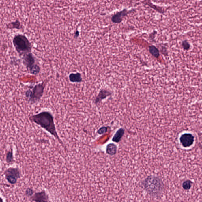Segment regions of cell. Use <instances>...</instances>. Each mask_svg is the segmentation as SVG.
<instances>
[{
	"mask_svg": "<svg viewBox=\"0 0 202 202\" xmlns=\"http://www.w3.org/2000/svg\"><path fill=\"white\" fill-rule=\"evenodd\" d=\"M29 119L31 122L40 126L41 127L51 134L59 143L60 144L62 145L63 148L66 149L64 143L58 135L54 120L53 116L50 112L42 111L37 114L31 116Z\"/></svg>",
	"mask_w": 202,
	"mask_h": 202,
	"instance_id": "obj_1",
	"label": "cell"
},
{
	"mask_svg": "<svg viewBox=\"0 0 202 202\" xmlns=\"http://www.w3.org/2000/svg\"><path fill=\"white\" fill-rule=\"evenodd\" d=\"M23 64L29 69L35 64V59L31 53L23 56Z\"/></svg>",
	"mask_w": 202,
	"mask_h": 202,
	"instance_id": "obj_9",
	"label": "cell"
},
{
	"mask_svg": "<svg viewBox=\"0 0 202 202\" xmlns=\"http://www.w3.org/2000/svg\"><path fill=\"white\" fill-rule=\"evenodd\" d=\"M182 48H183V49L186 50H189L190 47H191L190 44H189L188 42L186 40H185L182 42Z\"/></svg>",
	"mask_w": 202,
	"mask_h": 202,
	"instance_id": "obj_20",
	"label": "cell"
},
{
	"mask_svg": "<svg viewBox=\"0 0 202 202\" xmlns=\"http://www.w3.org/2000/svg\"><path fill=\"white\" fill-rule=\"evenodd\" d=\"M109 127L102 126L98 130L97 133L99 135H102L106 134L108 131Z\"/></svg>",
	"mask_w": 202,
	"mask_h": 202,
	"instance_id": "obj_19",
	"label": "cell"
},
{
	"mask_svg": "<svg viewBox=\"0 0 202 202\" xmlns=\"http://www.w3.org/2000/svg\"><path fill=\"white\" fill-rule=\"evenodd\" d=\"M48 197L44 191L35 193L31 197L32 200L36 202H48Z\"/></svg>",
	"mask_w": 202,
	"mask_h": 202,
	"instance_id": "obj_10",
	"label": "cell"
},
{
	"mask_svg": "<svg viewBox=\"0 0 202 202\" xmlns=\"http://www.w3.org/2000/svg\"><path fill=\"white\" fill-rule=\"evenodd\" d=\"M192 182L191 180H187L184 182L182 186L183 189L185 190H189L192 187Z\"/></svg>",
	"mask_w": 202,
	"mask_h": 202,
	"instance_id": "obj_18",
	"label": "cell"
},
{
	"mask_svg": "<svg viewBox=\"0 0 202 202\" xmlns=\"http://www.w3.org/2000/svg\"><path fill=\"white\" fill-rule=\"evenodd\" d=\"M46 83L38 84L25 92L26 99L31 105L39 102L43 95Z\"/></svg>",
	"mask_w": 202,
	"mask_h": 202,
	"instance_id": "obj_3",
	"label": "cell"
},
{
	"mask_svg": "<svg viewBox=\"0 0 202 202\" xmlns=\"http://www.w3.org/2000/svg\"><path fill=\"white\" fill-rule=\"evenodd\" d=\"M13 43L17 52L21 55L30 53L32 46L26 36L22 34L16 35L13 40Z\"/></svg>",
	"mask_w": 202,
	"mask_h": 202,
	"instance_id": "obj_4",
	"label": "cell"
},
{
	"mask_svg": "<svg viewBox=\"0 0 202 202\" xmlns=\"http://www.w3.org/2000/svg\"><path fill=\"white\" fill-rule=\"evenodd\" d=\"M69 79L72 83H81L82 81L81 74L79 73H72L70 74L69 76Z\"/></svg>",
	"mask_w": 202,
	"mask_h": 202,
	"instance_id": "obj_12",
	"label": "cell"
},
{
	"mask_svg": "<svg viewBox=\"0 0 202 202\" xmlns=\"http://www.w3.org/2000/svg\"><path fill=\"white\" fill-rule=\"evenodd\" d=\"M30 73L32 74L36 75L39 73L40 71V67L37 64H35L31 68L29 69Z\"/></svg>",
	"mask_w": 202,
	"mask_h": 202,
	"instance_id": "obj_16",
	"label": "cell"
},
{
	"mask_svg": "<svg viewBox=\"0 0 202 202\" xmlns=\"http://www.w3.org/2000/svg\"><path fill=\"white\" fill-rule=\"evenodd\" d=\"M25 193L26 195L27 196H31L33 195V193H34V191L32 189L28 188L27 189Z\"/></svg>",
	"mask_w": 202,
	"mask_h": 202,
	"instance_id": "obj_21",
	"label": "cell"
},
{
	"mask_svg": "<svg viewBox=\"0 0 202 202\" xmlns=\"http://www.w3.org/2000/svg\"><path fill=\"white\" fill-rule=\"evenodd\" d=\"M129 12L127 10L124 9L116 13L111 17V20L115 23H119L123 20V18Z\"/></svg>",
	"mask_w": 202,
	"mask_h": 202,
	"instance_id": "obj_8",
	"label": "cell"
},
{
	"mask_svg": "<svg viewBox=\"0 0 202 202\" xmlns=\"http://www.w3.org/2000/svg\"><path fill=\"white\" fill-rule=\"evenodd\" d=\"M117 147L114 143L109 144L106 147V153L110 156L115 155L117 153Z\"/></svg>",
	"mask_w": 202,
	"mask_h": 202,
	"instance_id": "obj_11",
	"label": "cell"
},
{
	"mask_svg": "<svg viewBox=\"0 0 202 202\" xmlns=\"http://www.w3.org/2000/svg\"><path fill=\"white\" fill-rule=\"evenodd\" d=\"M180 143L184 148L191 147L194 143L195 137L191 134H184L181 135L180 138Z\"/></svg>",
	"mask_w": 202,
	"mask_h": 202,
	"instance_id": "obj_6",
	"label": "cell"
},
{
	"mask_svg": "<svg viewBox=\"0 0 202 202\" xmlns=\"http://www.w3.org/2000/svg\"><path fill=\"white\" fill-rule=\"evenodd\" d=\"M79 35H80V33H79V31L77 30L75 33L74 37L77 38L79 37Z\"/></svg>",
	"mask_w": 202,
	"mask_h": 202,
	"instance_id": "obj_22",
	"label": "cell"
},
{
	"mask_svg": "<svg viewBox=\"0 0 202 202\" xmlns=\"http://www.w3.org/2000/svg\"><path fill=\"white\" fill-rule=\"evenodd\" d=\"M112 93L110 91L106 89H102L100 91L94 100V103L96 105H98L102 101L107 97L111 96Z\"/></svg>",
	"mask_w": 202,
	"mask_h": 202,
	"instance_id": "obj_7",
	"label": "cell"
},
{
	"mask_svg": "<svg viewBox=\"0 0 202 202\" xmlns=\"http://www.w3.org/2000/svg\"><path fill=\"white\" fill-rule=\"evenodd\" d=\"M5 175L8 181L11 184L16 183L18 179L20 177V171L18 168H8L5 171Z\"/></svg>",
	"mask_w": 202,
	"mask_h": 202,
	"instance_id": "obj_5",
	"label": "cell"
},
{
	"mask_svg": "<svg viewBox=\"0 0 202 202\" xmlns=\"http://www.w3.org/2000/svg\"><path fill=\"white\" fill-rule=\"evenodd\" d=\"M145 190L151 195H160L163 190L164 185L162 180L157 177L150 176L143 182Z\"/></svg>",
	"mask_w": 202,
	"mask_h": 202,
	"instance_id": "obj_2",
	"label": "cell"
},
{
	"mask_svg": "<svg viewBox=\"0 0 202 202\" xmlns=\"http://www.w3.org/2000/svg\"><path fill=\"white\" fill-rule=\"evenodd\" d=\"M10 28H16L17 29H20L21 28V25L19 21L16 20V21L12 22L10 23L8 25Z\"/></svg>",
	"mask_w": 202,
	"mask_h": 202,
	"instance_id": "obj_17",
	"label": "cell"
},
{
	"mask_svg": "<svg viewBox=\"0 0 202 202\" xmlns=\"http://www.w3.org/2000/svg\"><path fill=\"white\" fill-rule=\"evenodd\" d=\"M149 50L150 53L155 57L158 58L160 56L159 50L155 46H149Z\"/></svg>",
	"mask_w": 202,
	"mask_h": 202,
	"instance_id": "obj_14",
	"label": "cell"
},
{
	"mask_svg": "<svg viewBox=\"0 0 202 202\" xmlns=\"http://www.w3.org/2000/svg\"><path fill=\"white\" fill-rule=\"evenodd\" d=\"M6 161L8 164H10L14 161L13 152L12 148L6 152Z\"/></svg>",
	"mask_w": 202,
	"mask_h": 202,
	"instance_id": "obj_15",
	"label": "cell"
},
{
	"mask_svg": "<svg viewBox=\"0 0 202 202\" xmlns=\"http://www.w3.org/2000/svg\"><path fill=\"white\" fill-rule=\"evenodd\" d=\"M124 134V131L123 128H121L118 130L114 135L112 141L114 142L119 143L120 141Z\"/></svg>",
	"mask_w": 202,
	"mask_h": 202,
	"instance_id": "obj_13",
	"label": "cell"
},
{
	"mask_svg": "<svg viewBox=\"0 0 202 202\" xmlns=\"http://www.w3.org/2000/svg\"><path fill=\"white\" fill-rule=\"evenodd\" d=\"M0 202H3V200L1 197H0Z\"/></svg>",
	"mask_w": 202,
	"mask_h": 202,
	"instance_id": "obj_23",
	"label": "cell"
}]
</instances>
